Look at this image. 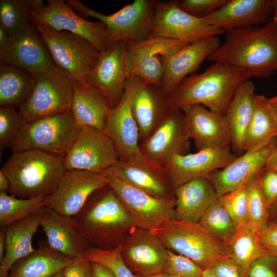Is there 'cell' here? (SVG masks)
<instances>
[{
	"mask_svg": "<svg viewBox=\"0 0 277 277\" xmlns=\"http://www.w3.org/2000/svg\"><path fill=\"white\" fill-rule=\"evenodd\" d=\"M225 33V42L207 60L229 65L250 77L267 78L277 71V26L273 21Z\"/></svg>",
	"mask_w": 277,
	"mask_h": 277,
	"instance_id": "6da1fadb",
	"label": "cell"
},
{
	"mask_svg": "<svg viewBox=\"0 0 277 277\" xmlns=\"http://www.w3.org/2000/svg\"><path fill=\"white\" fill-rule=\"evenodd\" d=\"M73 217L91 245L105 250L120 246L134 226L131 217L109 185L92 193Z\"/></svg>",
	"mask_w": 277,
	"mask_h": 277,
	"instance_id": "7a4b0ae2",
	"label": "cell"
},
{
	"mask_svg": "<svg viewBox=\"0 0 277 277\" xmlns=\"http://www.w3.org/2000/svg\"><path fill=\"white\" fill-rule=\"evenodd\" d=\"M250 77L229 65L214 62L203 72L185 78L169 94L170 108L180 110L185 105L199 104L224 115L237 87Z\"/></svg>",
	"mask_w": 277,
	"mask_h": 277,
	"instance_id": "3957f363",
	"label": "cell"
},
{
	"mask_svg": "<svg viewBox=\"0 0 277 277\" xmlns=\"http://www.w3.org/2000/svg\"><path fill=\"white\" fill-rule=\"evenodd\" d=\"M63 157L38 150L13 152L2 170L11 194L22 199L50 194L67 171Z\"/></svg>",
	"mask_w": 277,
	"mask_h": 277,
	"instance_id": "277c9868",
	"label": "cell"
},
{
	"mask_svg": "<svg viewBox=\"0 0 277 277\" xmlns=\"http://www.w3.org/2000/svg\"><path fill=\"white\" fill-rule=\"evenodd\" d=\"M150 231L167 249L190 259L203 270L230 256L227 246L211 236L199 223L174 219Z\"/></svg>",
	"mask_w": 277,
	"mask_h": 277,
	"instance_id": "5b68a950",
	"label": "cell"
},
{
	"mask_svg": "<svg viewBox=\"0 0 277 277\" xmlns=\"http://www.w3.org/2000/svg\"><path fill=\"white\" fill-rule=\"evenodd\" d=\"M139 81L136 77L127 78L122 99L114 108L109 110L105 132L115 147L118 160L139 165L166 175L164 167L146 157L140 147L139 130L131 108L133 93Z\"/></svg>",
	"mask_w": 277,
	"mask_h": 277,
	"instance_id": "8992f818",
	"label": "cell"
},
{
	"mask_svg": "<svg viewBox=\"0 0 277 277\" xmlns=\"http://www.w3.org/2000/svg\"><path fill=\"white\" fill-rule=\"evenodd\" d=\"M32 92L18 108L27 122L60 114L70 110L75 80L61 68L33 75Z\"/></svg>",
	"mask_w": 277,
	"mask_h": 277,
	"instance_id": "52a82bcc",
	"label": "cell"
},
{
	"mask_svg": "<svg viewBox=\"0 0 277 277\" xmlns=\"http://www.w3.org/2000/svg\"><path fill=\"white\" fill-rule=\"evenodd\" d=\"M82 128L70 110L56 115L27 122L10 149H35L64 157L78 137Z\"/></svg>",
	"mask_w": 277,
	"mask_h": 277,
	"instance_id": "ba28073f",
	"label": "cell"
},
{
	"mask_svg": "<svg viewBox=\"0 0 277 277\" xmlns=\"http://www.w3.org/2000/svg\"><path fill=\"white\" fill-rule=\"evenodd\" d=\"M65 1L82 17H92L102 22L112 44L120 41L140 42L150 36L155 0H134L108 15L88 7L80 0Z\"/></svg>",
	"mask_w": 277,
	"mask_h": 277,
	"instance_id": "9c48e42d",
	"label": "cell"
},
{
	"mask_svg": "<svg viewBox=\"0 0 277 277\" xmlns=\"http://www.w3.org/2000/svg\"><path fill=\"white\" fill-rule=\"evenodd\" d=\"M35 26L55 65L70 74L75 81H87L100 52L81 36L56 31L44 24Z\"/></svg>",
	"mask_w": 277,
	"mask_h": 277,
	"instance_id": "30bf717a",
	"label": "cell"
},
{
	"mask_svg": "<svg viewBox=\"0 0 277 277\" xmlns=\"http://www.w3.org/2000/svg\"><path fill=\"white\" fill-rule=\"evenodd\" d=\"M131 217L134 226L151 230L175 219V196L155 197L124 182L109 169L103 172Z\"/></svg>",
	"mask_w": 277,
	"mask_h": 277,
	"instance_id": "8fae6325",
	"label": "cell"
},
{
	"mask_svg": "<svg viewBox=\"0 0 277 277\" xmlns=\"http://www.w3.org/2000/svg\"><path fill=\"white\" fill-rule=\"evenodd\" d=\"M47 5L33 10L31 23L47 25L56 31H66L88 41L100 52L112 44L105 25L81 16L63 0H47Z\"/></svg>",
	"mask_w": 277,
	"mask_h": 277,
	"instance_id": "7c38bea8",
	"label": "cell"
},
{
	"mask_svg": "<svg viewBox=\"0 0 277 277\" xmlns=\"http://www.w3.org/2000/svg\"><path fill=\"white\" fill-rule=\"evenodd\" d=\"M190 43L182 40L150 36L140 42L127 41L128 78L136 77L161 89L163 67L160 56L173 54Z\"/></svg>",
	"mask_w": 277,
	"mask_h": 277,
	"instance_id": "4fadbf2b",
	"label": "cell"
},
{
	"mask_svg": "<svg viewBox=\"0 0 277 277\" xmlns=\"http://www.w3.org/2000/svg\"><path fill=\"white\" fill-rule=\"evenodd\" d=\"M179 1L155 0L150 36L192 43L225 32L207 24L203 18L194 17L183 11L179 6Z\"/></svg>",
	"mask_w": 277,
	"mask_h": 277,
	"instance_id": "5bb4252c",
	"label": "cell"
},
{
	"mask_svg": "<svg viewBox=\"0 0 277 277\" xmlns=\"http://www.w3.org/2000/svg\"><path fill=\"white\" fill-rule=\"evenodd\" d=\"M118 160L115 147L105 131L83 126L73 145L64 156L66 170L103 173Z\"/></svg>",
	"mask_w": 277,
	"mask_h": 277,
	"instance_id": "9a60e30c",
	"label": "cell"
},
{
	"mask_svg": "<svg viewBox=\"0 0 277 277\" xmlns=\"http://www.w3.org/2000/svg\"><path fill=\"white\" fill-rule=\"evenodd\" d=\"M107 185L103 173L67 170L53 191L45 196V208L73 216L82 209L92 193Z\"/></svg>",
	"mask_w": 277,
	"mask_h": 277,
	"instance_id": "2e32d148",
	"label": "cell"
},
{
	"mask_svg": "<svg viewBox=\"0 0 277 277\" xmlns=\"http://www.w3.org/2000/svg\"><path fill=\"white\" fill-rule=\"evenodd\" d=\"M127 41H120L100 52L97 62L87 79L99 90L110 109L120 102L128 78Z\"/></svg>",
	"mask_w": 277,
	"mask_h": 277,
	"instance_id": "e0dca14e",
	"label": "cell"
},
{
	"mask_svg": "<svg viewBox=\"0 0 277 277\" xmlns=\"http://www.w3.org/2000/svg\"><path fill=\"white\" fill-rule=\"evenodd\" d=\"M167 249L150 230L133 226L121 245V255L134 274L153 275L163 272Z\"/></svg>",
	"mask_w": 277,
	"mask_h": 277,
	"instance_id": "ac0fdd59",
	"label": "cell"
},
{
	"mask_svg": "<svg viewBox=\"0 0 277 277\" xmlns=\"http://www.w3.org/2000/svg\"><path fill=\"white\" fill-rule=\"evenodd\" d=\"M277 137L247 150L207 178L219 199L256 176L264 168L273 151Z\"/></svg>",
	"mask_w": 277,
	"mask_h": 277,
	"instance_id": "d6986e66",
	"label": "cell"
},
{
	"mask_svg": "<svg viewBox=\"0 0 277 277\" xmlns=\"http://www.w3.org/2000/svg\"><path fill=\"white\" fill-rule=\"evenodd\" d=\"M238 155L231 147L208 148L196 153L176 155L164 166L166 176L174 189L192 180L207 177Z\"/></svg>",
	"mask_w": 277,
	"mask_h": 277,
	"instance_id": "ffe728a7",
	"label": "cell"
},
{
	"mask_svg": "<svg viewBox=\"0 0 277 277\" xmlns=\"http://www.w3.org/2000/svg\"><path fill=\"white\" fill-rule=\"evenodd\" d=\"M190 146L181 109H171L154 132L140 144L144 155L162 167L173 156L188 153Z\"/></svg>",
	"mask_w": 277,
	"mask_h": 277,
	"instance_id": "44dd1931",
	"label": "cell"
},
{
	"mask_svg": "<svg viewBox=\"0 0 277 277\" xmlns=\"http://www.w3.org/2000/svg\"><path fill=\"white\" fill-rule=\"evenodd\" d=\"M181 110L187 134L197 151L231 147V134L224 115L199 104L185 105Z\"/></svg>",
	"mask_w": 277,
	"mask_h": 277,
	"instance_id": "7402d4cb",
	"label": "cell"
},
{
	"mask_svg": "<svg viewBox=\"0 0 277 277\" xmlns=\"http://www.w3.org/2000/svg\"><path fill=\"white\" fill-rule=\"evenodd\" d=\"M0 61L22 68L33 75L55 66L47 45L33 24L11 38L7 48L0 52Z\"/></svg>",
	"mask_w": 277,
	"mask_h": 277,
	"instance_id": "603a6c76",
	"label": "cell"
},
{
	"mask_svg": "<svg viewBox=\"0 0 277 277\" xmlns=\"http://www.w3.org/2000/svg\"><path fill=\"white\" fill-rule=\"evenodd\" d=\"M220 45L218 36H212L190 43L173 54L160 56L163 67L161 90L167 94L172 92Z\"/></svg>",
	"mask_w": 277,
	"mask_h": 277,
	"instance_id": "cb8c5ba5",
	"label": "cell"
},
{
	"mask_svg": "<svg viewBox=\"0 0 277 277\" xmlns=\"http://www.w3.org/2000/svg\"><path fill=\"white\" fill-rule=\"evenodd\" d=\"M274 13V0H229L203 19L207 24L226 31L264 25L272 21Z\"/></svg>",
	"mask_w": 277,
	"mask_h": 277,
	"instance_id": "d4e9b609",
	"label": "cell"
},
{
	"mask_svg": "<svg viewBox=\"0 0 277 277\" xmlns=\"http://www.w3.org/2000/svg\"><path fill=\"white\" fill-rule=\"evenodd\" d=\"M41 226L48 245L71 259L92 247L73 216L45 208L41 212Z\"/></svg>",
	"mask_w": 277,
	"mask_h": 277,
	"instance_id": "484cf974",
	"label": "cell"
},
{
	"mask_svg": "<svg viewBox=\"0 0 277 277\" xmlns=\"http://www.w3.org/2000/svg\"><path fill=\"white\" fill-rule=\"evenodd\" d=\"M131 108L139 130L140 144L154 132L171 110L169 94L140 80L133 93Z\"/></svg>",
	"mask_w": 277,
	"mask_h": 277,
	"instance_id": "4316f807",
	"label": "cell"
},
{
	"mask_svg": "<svg viewBox=\"0 0 277 277\" xmlns=\"http://www.w3.org/2000/svg\"><path fill=\"white\" fill-rule=\"evenodd\" d=\"M255 86L247 80L236 88L224 116L231 137V148L237 155L245 151L246 134L254 111Z\"/></svg>",
	"mask_w": 277,
	"mask_h": 277,
	"instance_id": "83f0119b",
	"label": "cell"
},
{
	"mask_svg": "<svg viewBox=\"0 0 277 277\" xmlns=\"http://www.w3.org/2000/svg\"><path fill=\"white\" fill-rule=\"evenodd\" d=\"M175 219L199 223L219 198L207 177L189 181L174 189Z\"/></svg>",
	"mask_w": 277,
	"mask_h": 277,
	"instance_id": "f1b7e54d",
	"label": "cell"
},
{
	"mask_svg": "<svg viewBox=\"0 0 277 277\" xmlns=\"http://www.w3.org/2000/svg\"><path fill=\"white\" fill-rule=\"evenodd\" d=\"M110 109L99 90L87 81L75 82L70 110L80 126H91L105 131Z\"/></svg>",
	"mask_w": 277,
	"mask_h": 277,
	"instance_id": "f546056e",
	"label": "cell"
},
{
	"mask_svg": "<svg viewBox=\"0 0 277 277\" xmlns=\"http://www.w3.org/2000/svg\"><path fill=\"white\" fill-rule=\"evenodd\" d=\"M41 212L6 227V249L4 258L0 262V277H8L10 268L16 261L36 250L32 245V239L41 226Z\"/></svg>",
	"mask_w": 277,
	"mask_h": 277,
	"instance_id": "4dcf8cb0",
	"label": "cell"
},
{
	"mask_svg": "<svg viewBox=\"0 0 277 277\" xmlns=\"http://www.w3.org/2000/svg\"><path fill=\"white\" fill-rule=\"evenodd\" d=\"M72 260L51 248L47 242H39L37 249L12 265L9 275L52 277L62 271Z\"/></svg>",
	"mask_w": 277,
	"mask_h": 277,
	"instance_id": "1f68e13d",
	"label": "cell"
},
{
	"mask_svg": "<svg viewBox=\"0 0 277 277\" xmlns=\"http://www.w3.org/2000/svg\"><path fill=\"white\" fill-rule=\"evenodd\" d=\"M109 169L124 182L155 197H174V189L166 175L163 173L120 160Z\"/></svg>",
	"mask_w": 277,
	"mask_h": 277,
	"instance_id": "d6a6232c",
	"label": "cell"
},
{
	"mask_svg": "<svg viewBox=\"0 0 277 277\" xmlns=\"http://www.w3.org/2000/svg\"><path fill=\"white\" fill-rule=\"evenodd\" d=\"M34 84L30 72L0 62V107L18 108L30 96Z\"/></svg>",
	"mask_w": 277,
	"mask_h": 277,
	"instance_id": "836d02e7",
	"label": "cell"
},
{
	"mask_svg": "<svg viewBox=\"0 0 277 277\" xmlns=\"http://www.w3.org/2000/svg\"><path fill=\"white\" fill-rule=\"evenodd\" d=\"M268 98L263 95H255L253 114L245 141V151L277 137V124Z\"/></svg>",
	"mask_w": 277,
	"mask_h": 277,
	"instance_id": "e575fe53",
	"label": "cell"
},
{
	"mask_svg": "<svg viewBox=\"0 0 277 277\" xmlns=\"http://www.w3.org/2000/svg\"><path fill=\"white\" fill-rule=\"evenodd\" d=\"M230 256L240 264L247 273L252 262L268 256L259 242L258 232L248 225L238 228L236 233L227 245Z\"/></svg>",
	"mask_w": 277,
	"mask_h": 277,
	"instance_id": "d590c367",
	"label": "cell"
},
{
	"mask_svg": "<svg viewBox=\"0 0 277 277\" xmlns=\"http://www.w3.org/2000/svg\"><path fill=\"white\" fill-rule=\"evenodd\" d=\"M46 205V197L22 199L0 192V226L8 227L31 215L41 212Z\"/></svg>",
	"mask_w": 277,
	"mask_h": 277,
	"instance_id": "8d00e7d4",
	"label": "cell"
},
{
	"mask_svg": "<svg viewBox=\"0 0 277 277\" xmlns=\"http://www.w3.org/2000/svg\"><path fill=\"white\" fill-rule=\"evenodd\" d=\"M200 224L214 238L227 245L235 236L237 226L219 199L201 218Z\"/></svg>",
	"mask_w": 277,
	"mask_h": 277,
	"instance_id": "74e56055",
	"label": "cell"
},
{
	"mask_svg": "<svg viewBox=\"0 0 277 277\" xmlns=\"http://www.w3.org/2000/svg\"><path fill=\"white\" fill-rule=\"evenodd\" d=\"M32 11L29 0H1L0 25L13 38L32 24Z\"/></svg>",
	"mask_w": 277,
	"mask_h": 277,
	"instance_id": "f35d334b",
	"label": "cell"
},
{
	"mask_svg": "<svg viewBox=\"0 0 277 277\" xmlns=\"http://www.w3.org/2000/svg\"><path fill=\"white\" fill-rule=\"evenodd\" d=\"M258 174L250 181L248 189V225L258 233L269 222L268 207L260 188Z\"/></svg>",
	"mask_w": 277,
	"mask_h": 277,
	"instance_id": "ab89813d",
	"label": "cell"
},
{
	"mask_svg": "<svg viewBox=\"0 0 277 277\" xmlns=\"http://www.w3.org/2000/svg\"><path fill=\"white\" fill-rule=\"evenodd\" d=\"M80 256L91 262L98 263L106 266L111 270L115 277H136L121 257V245L109 250L92 246Z\"/></svg>",
	"mask_w": 277,
	"mask_h": 277,
	"instance_id": "60d3db41",
	"label": "cell"
},
{
	"mask_svg": "<svg viewBox=\"0 0 277 277\" xmlns=\"http://www.w3.org/2000/svg\"><path fill=\"white\" fill-rule=\"evenodd\" d=\"M27 122L18 109L0 107V149H10Z\"/></svg>",
	"mask_w": 277,
	"mask_h": 277,
	"instance_id": "b9f144b4",
	"label": "cell"
},
{
	"mask_svg": "<svg viewBox=\"0 0 277 277\" xmlns=\"http://www.w3.org/2000/svg\"><path fill=\"white\" fill-rule=\"evenodd\" d=\"M250 181L219 199L230 213L237 228L248 224V189Z\"/></svg>",
	"mask_w": 277,
	"mask_h": 277,
	"instance_id": "7bdbcfd3",
	"label": "cell"
},
{
	"mask_svg": "<svg viewBox=\"0 0 277 277\" xmlns=\"http://www.w3.org/2000/svg\"><path fill=\"white\" fill-rule=\"evenodd\" d=\"M163 273L180 277H203L201 267L190 259L167 249Z\"/></svg>",
	"mask_w": 277,
	"mask_h": 277,
	"instance_id": "ee69618b",
	"label": "cell"
},
{
	"mask_svg": "<svg viewBox=\"0 0 277 277\" xmlns=\"http://www.w3.org/2000/svg\"><path fill=\"white\" fill-rule=\"evenodd\" d=\"M228 1L182 0L179 1V6L190 15L199 18H204L222 7Z\"/></svg>",
	"mask_w": 277,
	"mask_h": 277,
	"instance_id": "f6af8a7d",
	"label": "cell"
},
{
	"mask_svg": "<svg viewBox=\"0 0 277 277\" xmlns=\"http://www.w3.org/2000/svg\"><path fill=\"white\" fill-rule=\"evenodd\" d=\"M258 181L269 209L277 203V171L265 166L259 173Z\"/></svg>",
	"mask_w": 277,
	"mask_h": 277,
	"instance_id": "bcb514c9",
	"label": "cell"
},
{
	"mask_svg": "<svg viewBox=\"0 0 277 277\" xmlns=\"http://www.w3.org/2000/svg\"><path fill=\"white\" fill-rule=\"evenodd\" d=\"M207 269L216 277H247V272L230 256L220 259Z\"/></svg>",
	"mask_w": 277,
	"mask_h": 277,
	"instance_id": "7dc6e473",
	"label": "cell"
},
{
	"mask_svg": "<svg viewBox=\"0 0 277 277\" xmlns=\"http://www.w3.org/2000/svg\"><path fill=\"white\" fill-rule=\"evenodd\" d=\"M247 277H277V257L265 256L252 262Z\"/></svg>",
	"mask_w": 277,
	"mask_h": 277,
	"instance_id": "c3c4849f",
	"label": "cell"
},
{
	"mask_svg": "<svg viewBox=\"0 0 277 277\" xmlns=\"http://www.w3.org/2000/svg\"><path fill=\"white\" fill-rule=\"evenodd\" d=\"M258 237L268 255L277 257V223L269 221L258 233Z\"/></svg>",
	"mask_w": 277,
	"mask_h": 277,
	"instance_id": "681fc988",
	"label": "cell"
},
{
	"mask_svg": "<svg viewBox=\"0 0 277 277\" xmlns=\"http://www.w3.org/2000/svg\"><path fill=\"white\" fill-rule=\"evenodd\" d=\"M63 277H95L92 263L80 256L72 260L63 270Z\"/></svg>",
	"mask_w": 277,
	"mask_h": 277,
	"instance_id": "f907efd6",
	"label": "cell"
},
{
	"mask_svg": "<svg viewBox=\"0 0 277 277\" xmlns=\"http://www.w3.org/2000/svg\"><path fill=\"white\" fill-rule=\"evenodd\" d=\"M92 267L95 277H115L111 270L101 264L92 263Z\"/></svg>",
	"mask_w": 277,
	"mask_h": 277,
	"instance_id": "816d5d0a",
	"label": "cell"
},
{
	"mask_svg": "<svg viewBox=\"0 0 277 277\" xmlns=\"http://www.w3.org/2000/svg\"><path fill=\"white\" fill-rule=\"evenodd\" d=\"M11 41V38L4 29L0 25V52L5 50L9 46Z\"/></svg>",
	"mask_w": 277,
	"mask_h": 277,
	"instance_id": "f5cc1de1",
	"label": "cell"
},
{
	"mask_svg": "<svg viewBox=\"0 0 277 277\" xmlns=\"http://www.w3.org/2000/svg\"><path fill=\"white\" fill-rule=\"evenodd\" d=\"M6 249V227H1L0 230V262L4 258Z\"/></svg>",
	"mask_w": 277,
	"mask_h": 277,
	"instance_id": "db71d44e",
	"label": "cell"
},
{
	"mask_svg": "<svg viewBox=\"0 0 277 277\" xmlns=\"http://www.w3.org/2000/svg\"><path fill=\"white\" fill-rule=\"evenodd\" d=\"M10 189V183L9 180L4 172V171L0 170V192H7L9 191Z\"/></svg>",
	"mask_w": 277,
	"mask_h": 277,
	"instance_id": "11a10c76",
	"label": "cell"
},
{
	"mask_svg": "<svg viewBox=\"0 0 277 277\" xmlns=\"http://www.w3.org/2000/svg\"><path fill=\"white\" fill-rule=\"evenodd\" d=\"M266 167L271 168L277 171V142L273 151L267 161Z\"/></svg>",
	"mask_w": 277,
	"mask_h": 277,
	"instance_id": "9f6ffc18",
	"label": "cell"
},
{
	"mask_svg": "<svg viewBox=\"0 0 277 277\" xmlns=\"http://www.w3.org/2000/svg\"><path fill=\"white\" fill-rule=\"evenodd\" d=\"M269 107L277 124V94L268 98Z\"/></svg>",
	"mask_w": 277,
	"mask_h": 277,
	"instance_id": "6f0895ef",
	"label": "cell"
},
{
	"mask_svg": "<svg viewBox=\"0 0 277 277\" xmlns=\"http://www.w3.org/2000/svg\"><path fill=\"white\" fill-rule=\"evenodd\" d=\"M269 221L277 223V203L268 209Z\"/></svg>",
	"mask_w": 277,
	"mask_h": 277,
	"instance_id": "680465c9",
	"label": "cell"
},
{
	"mask_svg": "<svg viewBox=\"0 0 277 277\" xmlns=\"http://www.w3.org/2000/svg\"><path fill=\"white\" fill-rule=\"evenodd\" d=\"M135 275L136 277H180V276H177L175 275L168 274L163 272L160 274H156V275H149V276L142 275H138V274H135Z\"/></svg>",
	"mask_w": 277,
	"mask_h": 277,
	"instance_id": "91938a15",
	"label": "cell"
},
{
	"mask_svg": "<svg viewBox=\"0 0 277 277\" xmlns=\"http://www.w3.org/2000/svg\"><path fill=\"white\" fill-rule=\"evenodd\" d=\"M203 277H216L209 269L204 270Z\"/></svg>",
	"mask_w": 277,
	"mask_h": 277,
	"instance_id": "94428289",
	"label": "cell"
},
{
	"mask_svg": "<svg viewBox=\"0 0 277 277\" xmlns=\"http://www.w3.org/2000/svg\"><path fill=\"white\" fill-rule=\"evenodd\" d=\"M275 13L273 17L272 21L277 26V0H274Z\"/></svg>",
	"mask_w": 277,
	"mask_h": 277,
	"instance_id": "6125c7cd",
	"label": "cell"
},
{
	"mask_svg": "<svg viewBox=\"0 0 277 277\" xmlns=\"http://www.w3.org/2000/svg\"><path fill=\"white\" fill-rule=\"evenodd\" d=\"M52 277H63V271L58 272Z\"/></svg>",
	"mask_w": 277,
	"mask_h": 277,
	"instance_id": "be15d7a7",
	"label": "cell"
},
{
	"mask_svg": "<svg viewBox=\"0 0 277 277\" xmlns=\"http://www.w3.org/2000/svg\"><path fill=\"white\" fill-rule=\"evenodd\" d=\"M8 277H11V276H10L9 275Z\"/></svg>",
	"mask_w": 277,
	"mask_h": 277,
	"instance_id": "e7e4bbea",
	"label": "cell"
}]
</instances>
